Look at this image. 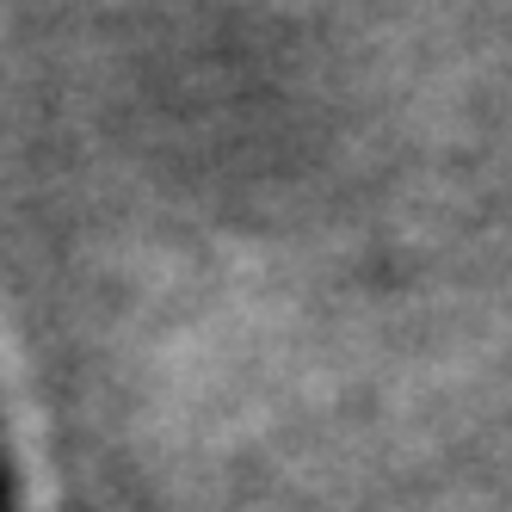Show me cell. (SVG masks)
Segmentation results:
<instances>
[{"mask_svg":"<svg viewBox=\"0 0 512 512\" xmlns=\"http://www.w3.org/2000/svg\"><path fill=\"white\" fill-rule=\"evenodd\" d=\"M0 512H25V500H19V469H13V451H7V432H0Z\"/></svg>","mask_w":512,"mask_h":512,"instance_id":"1","label":"cell"}]
</instances>
